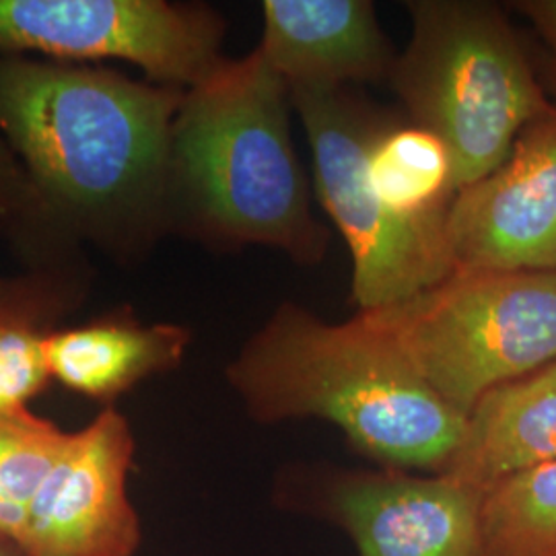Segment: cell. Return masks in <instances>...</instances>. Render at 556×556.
<instances>
[{
    "mask_svg": "<svg viewBox=\"0 0 556 556\" xmlns=\"http://www.w3.org/2000/svg\"><path fill=\"white\" fill-rule=\"evenodd\" d=\"M184 93L110 68L0 56V135L75 238L132 252L169 223Z\"/></svg>",
    "mask_w": 556,
    "mask_h": 556,
    "instance_id": "1",
    "label": "cell"
},
{
    "mask_svg": "<svg viewBox=\"0 0 556 556\" xmlns=\"http://www.w3.org/2000/svg\"><path fill=\"white\" fill-rule=\"evenodd\" d=\"M225 376L254 420L332 422L358 452L390 470L439 475L466 425L358 314L330 324L282 301Z\"/></svg>",
    "mask_w": 556,
    "mask_h": 556,
    "instance_id": "2",
    "label": "cell"
},
{
    "mask_svg": "<svg viewBox=\"0 0 556 556\" xmlns=\"http://www.w3.org/2000/svg\"><path fill=\"white\" fill-rule=\"evenodd\" d=\"M291 91L258 48L188 89L172 132L169 223L220 245H264L298 264L326 256L291 137Z\"/></svg>",
    "mask_w": 556,
    "mask_h": 556,
    "instance_id": "3",
    "label": "cell"
},
{
    "mask_svg": "<svg viewBox=\"0 0 556 556\" xmlns=\"http://www.w3.org/2000/svg\"><path fill=\"white\" fill-rule=\"evenodd\" d=\"M410 40L392 87L410 122L454 161L456 194L495 172L553 103L503 11L477 0H410Z\"/></svg>",
    "mask_w": 556,
    "mask_h": 556,
    "instance_id": "4",
    "label": "cell"
},
{
    "mask_svg": "<svg viewBox=\"0 0 556 556\" xmlns=\"http://www.w3.org/2000/svg\"><path fill=\"white\" fill-rule=\"evenodd\" d=\"M358 316L468 417L486 392L555 363L556 270H456L415 298Z\"/></svg>",
    "mask_w": 556,
    "mask_h": 556,
    "instance_id": "5",
    "label": "cell"
},
{
    "mask_svg": "<svg viewBox=\"0 0 556 556\" xmlns=\"http://www.w3.org/2000/svg\"><path fill=\"white\" fill-rule=\"evenodd\" d=\"M314 157L316 190L353 258L358 312H376L415 298L456 273L445 219L394 215L371 188L369 155L392 124L349 89H293Z\"/></svg>",
    "mask_w": 556,
    "mask_h": 556,
    "instance_id": "6",
    "label": "cell"
},
{
    "mask_svg": "<svg viewBox=\"0 0 556 556\" xmlns=\"http://www.w3.org/2000/svg\"><path fill=\"white\" fill-rule=\"evenodd\" d=\"M225 21L165 0H0V56L122 60L151 83L188 91L215 75Z\"/></svg>",
    "mask_w": 556,
    "mask_h": 556,
    "instance_id": "7",
    "label": "cell"
},
{
    "mask_svg": "<svg viewBox=\"0 0 556 556\" xmlns=\"http://www.w3.org/2000/svg\"><path fill=\"white\" fill-rule=\"evenodd\" d=\"M132 459V429L114 406L68 433L29 505L17 544L21 553L135 556L142 532L128 497Z\"/></svg>",
    "mask_w": 556,
    "mask_h": 556,
    "instance_id": "8",
    "label": "cell"
},
{
    "mask_svg": "<svg viewBox=\"0 0 556 556\" xmlns=\"http://www.w3.org/2000/svg\"><path fill=\"white\" fill-rule=\"evenodd\" d=\"M445 231L462 273L556 270V105L521 130L495 172L457 192Z\"/></svg>",
    "mask_w": 556,
    "mask_h": 556,
    "instance_id": "9",
    "label": "cell"
},
{
    "mask_svg": "<svg viewBox=\"0 0 556 556\" xmlns=\"http://www.w3.org/2000/svg\"><path fill=\"white\" fill-rule=\"evenodd\" d=\"M482 495L445 475L338 477L328 509L358 556H480Z\"/></svg>",
    "mask_w": 556,
    "mask_h": 556,
    "instance_id": "10",
    "label": "cell"
},
{
    "mask_svg": "<svg viewBox=\"0 0 556 556\" xmlns=\"http://www.w3.org/2000/svg\"><path fill=\"white\" fill-rule=\"evenodd\" d=\"M260 54L293 89L390 80L396 54L369 0H264Z\"/></svg>",
    "mask_w": 556,
    "mask_h": 556,
    "instance_id": "11",
    "label": "cell"
},
{
    "mask_svg": "<svg viewBox=\"0 0 556 556\" xmlns=\"http://www.w3.org/2000/svg\"><path fill=\"white\" fill-rule=\"evenodd\" d=\"M556 462V361L503 383L468 413L456 452L439 472L484 495L505 478Z\"/></svg>",
    "mask_w": 556,
    "mask_h": 556,
    "instance_id": "12",
    "label": "cell"
},
{
    "mask_svg": "<svg viewBox=\"0 0 556 556\" xmlns=\"http://www.w3.org/2000/svg\"><path fill=\"white\" fill-rule=\"evenodd\" d=\"M188 346L190 332L184 326L142 324L126 314L50 330L46 358L50 378L66 390L112 402L140 381L179 367Z\"/></svg>",
    "mask_w": 556,
    "mask_h": 556,
    "instance_id": "13",
    "label": "cell"
},
{
    "mask_svg": "<svg viewBox=\"0 0 556 556\" xmlns=\"http://www.w3.org/2000/svg\"><path fill=\"white\" fill-rule=\"evenodd\" d=\"M369 181L402 219H445L456 197L447 147L415 124H390L379 135L369 155Z\"/></svg>",
    "mask_w": 556,
    "mask_h": 556,
    "instance_id": "14",
    "label": "cell"
},
{
    "mask_svg": "<svg viewBox=\"0 0 556 556\" xmlns=\"http://www.w3.org/2000/svg\"><path fill=\"white\" fill-rule=\"evenodd\" d=\"M480 556H556V462L482 495Z\"/></svg>",
    "mask_w": 556,
    "mask_h": 556,
    "instance_id": "15",
    "label": "cell"
},
{
    "mask_svg": "<svg viewBox=\"0 0 556 556\" xmlns=\"http://www.w3.org/2000/svg\"><path fill=\"white\" fill-rule=\"evenodd\" d=\"M66 438L29 408L0 415V540L20 544L29 505Z\"/></svg>",
    "mask_w": 556,
    "mask_h": 556,
    "instance_id": "16",
    "label": "cell"
},
{
    "mask_svg": "<svg viewBox=\"0 0 556 556\" xmlns=\"http://www.w3.org/2000/svg\"><path fill=\"white\" fill-rule=\"evenodd\" d=\"M0 238L36 266L38 273L64 275L75 238L0 135Z\"/></svg>",
    "mask_w": 556,
    "mask_h": 556,
    "instance_id": "17",
    "label": "cell"
},
{
    "mask_svg": "<svg viewBox=\"0 0 556 556\" xmlns=\"http://www.w3.org/2000/svg\"><path fill=\"white\" fill-rule=\"evenodd\" d=\"M48 332L23 321L0 324V415L27 408L50 383Z\"/></svg>",
    "mask_w": 556,
    "mask_h": 556,
    "instance_id": "18",
    "label": "cell"
},
{
    "mask_svg": "<svg viewBox=\"0 0 556 556\" xmlns=\"http://www.w3.org/2000/svg\"><path fill=\"white\" fill-rule=\"evenodd\" d=\"M71 293L64 275L29 273L23 277H0V324L23 321L43 328L59 318L71 305Z\"/></svg>",
    "mask_w": 556,
    "mask_h": 556,
    "instance_id": "19",
    "label": "cell"
},
{
    "mask_svg": "<svg viewBox=\"0 0 556 556\" xmlns=\"http://www.w3.org/2000/svg\"><path fill=\"white\" fill-rule=\"evenodd\" d=\"M514 9L536 27L556 56V0H521Z\"/></svg>",
    "mask_w": 556,
    "mask_h": 556,
    "instance_id": "20",
    "label": "cell"
},
{
    "mask_svg": "<svg viewBox=\"0 0 556 556\" xmlns=\"http://www.w3.org/2000/svg\"><path fill=\"white\" fill-rule=\"evenodd\" d=\"M0 556H27L21 553L20 548L7 540H0Z\"/></svg>",
    "mask_w": 556,
    "mask_h": 556,
    "instance_id": "21",
    "label": "cell"
},
{
    "mask_svg": "<svg viewBox=\"0 0 556 556\" xmlns=\"http://www.w3.org/2000/svg\"><path fill=\"white\" fill-rule=\"evenodd\" d=\"M555 93H556V91H555Z\"/></svg>",
    "mask_w": 556,
    "mask_h": 556,
    "instance_id": "22",
    "label": "cell"
}]
</instances>
